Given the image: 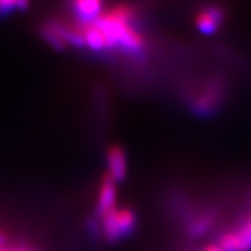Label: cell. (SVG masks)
<instances>
[{"label":"cell","instance_id":"cell-1","mask_svg":"<svg viewBox=\"0 0 251 251\" xmlns=\"http://www.w3.org/2000/svg\"><path fill=\"white\" fill-rule=\"evenodd\" d=\"M81 29L85 46L95 52L116 48L133 53L143 50V36L131 25V11L126 7H117L92 23L82 24Z\"/></svg>","mask_w":251,"mask_h":251},{"label":"cell","instance_id":"cell-2","mask_svg":"<svg viewBox=\"0 0 251 251\" xmlns=\"http://www.w3.org/2000/svg\"><path fill=\"white\" fill-rule=\"evenodd\" d=\"M102 219V232L109 242H117L127 237L135 229L137 218L128 208H113Z\"/></svg>","mask_w":251,"mask_h":251},{"label":"cell","instance_id":"cell-3","mask_svg":"<svg viewBox=\"0 0 251 251\" xmlns=\"http://www.w3.org/2000/svg\"><path fill=\"white\" fill-rule=\"evenodd\" d=\"M116 181L106 172L103 175V177H102V183H100V188H99L98 201H97V205H95V212H97L98 218H102L105 214H108L109 211L116 208Z\"/></svg>","mask_w":251,"mask_h":251},{"label":"cell","instance_id":"cell-4","mask_svg":"<svg viewBox=\"0 0 251 251\" xmlns=\"http://www.w3.org/2000/svg\"><path fill=\"white\" fill-rule=\"evenodd\" d=\"M108 173L115 181H123L127 175V159L125 151L119 145H112L106 152Z\"/></svg>","mask_w":251,"mask_h":251},{"label":"cell","instance_id":"cell-5","mask_svg":"<svg viewBox=\"0 0 251 251\" xmlns=\"http://www.w3.org/2000/svg\"><path fill=\"white\" fill-rule=\"evenodd\" d=\"M103 0H72L73 10L81 18L82 24L95 21L100 14Z\"/></svg>","mask_w":251,"mask_h":251},{"label":"cell","instance_id":"cell-6","mask_svg":"<svg viewBox=\"0 0 251 251\" xmlns=\"http://www.w3.org/2000/svg\"><path fill=\"white\" fill-rule=\"evenodd\" d=\"M224 14L218 7H209L204 10L197 17V27L204 34H212L221 25Z\"/></svg>","mask_w":251,"mask_h":251},{"label":"cell","instance_id":"cell-7","mask_svg":"<svg viewBox=\"0 0 251 251\" xmlns=\"http://www.w3.org/2000/svg\"><path fill=\"white\" fill-rule=\"evenodd\" d=\"M237 239H239V246L240 251L251 250V218L240 226L237 232H234Z\"/></svg>","mask_w":251,"mask_h":251},{"label":"cell","instance_id":"cell-8","mask_svg":"<svg viewBox=\"0 0 251 251\" xmlns=\"http://www.w3.org/2000/svg\"><path fill=\"white\" fill-rule=\"evenodd\" d=\"M211 224H212V218L211 216L204 215L201 216V218H198L190 226V234L191 236H201V234H204L209 229Z\"/></svg>","mask_w":251,"mask_h":251},{"label":"cell","instance_id":"cell-9","mask_svg":"<svg viewBox=\"0 0 251 251\" xmlns=\"http://www.w3.org/2000/svg\"><path fill=\"white\" fill-rule=\"evenodd\" d=\"M28 0H0V13H9L14 9L27 7Z\"/></svg>","mask_w":251,"mask_h":251},{"label":"cell","instance_id":"cell-10","mask_svg":"<svg viewBox=\"0 0 251 251\" xmlns=\"http://www.w3.org/2000/svg\"><path fill=\"white\" fill-rule=\"evenodd\" d=\"M6 251H34L28 246H17V247H6Z\"/></svg>","mask_w":251,"mask_h":251},{"label":"cell","instance_id":"cell-11","mask_svg":"<svg viewBox=\"0 0 251 251\" xmlns=\"http://www.w3.org/2000/svg\"><path fill=\"white\" fill-rule=\"evenodd\" d=\"M6 244H7V236L0 230V246H6Z\"/></svg>","mask_w":251,"mask_h":251},{"label":"cell","instance_id":"cell-12","mask_svg":"<svg viewBox=\"0 0 251 251\" xmlns=\"http://www.w3.org/2000/svg\"><path fill=\"white\" fill-rule=\"evenodd\" d=\"M204 251H222L219 249V246H216V244H209V246H206V249Z\"/></svg>","mask_w":251,"mask_h":251}]
</instances>
